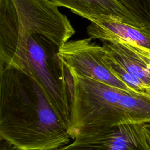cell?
Returning a JSON list of instances; mask_svg holds the SVG:
<instances>
[{
    "label": "cell",
    "instance_id": "1",
    "mask_svg": "<svg viewBox=\"0 0 150 150\" xmlns=\"http://www.w3.org/2000/svg\"><path fill=\"white\" fill-rule=\"evenodd\" d=\"M0 137L22 150H56L70 142L68 125L40 84L0 66Z\"/></svg>",
    "mask_w": 150,
    "mask_h": 150
},
{
    "label": "cell",
    "instance_id": "8",
    "mask_svg": "<svg viewBox=\"0 0 150 150\" xmlns=\"http://www.w3.org/2000/svg\"><path fill=\"white\" fill-rule=\"evenodd\" d=\"M87 32L91 39L102 42H119L140 47L150 53V28L137 27L121 22H92Z\"/></svg>",
    "mask_w": 150,
    "mask_h": 150
},
{
    "label": "cell",
    "instance_id": "6",
    "mask_svg": "<svg viewBox=\"0 0 150 150\" xmlns=\"http://www.w3.org/2000/svg\"><path fill=\"white\" fill-rule=\"evenodd\" d=\"M91 40L88 38L70 40L60 47L59 54L68 69L80 76L133 91L107 66L104 47Z\"/></svg>",
    "mask_w": 150,
    "mask_h": 150
},
{
    "label": "cell",
    "instance_id": "5",
    "mask_svg": "<svg viewBox=\"0 0 150 150\" xmlns=\"http://www.w3.org/2000/svg\"><path fill=\"white\" fill-rule=\"evenodd\" d=\"M56 150H150L142 124L87 128Z\"/></svg>",
    "mask_w": 150,
    "mask_h": 150
},
{
    "label": "cell",
    "instance_id": "3",
    "mask_svg": "<svg viewBox=\"0 0 150 150\" xmlns=\"http://www.w3.org/2000/svg\"><path fill=\"white\" fill-rule=\"evenodd\" d=\"M34 33L61 47L75 30L58 7L46 0H0V66L17 69Z\"/></svg>",
    "mask_w": 150,
    "mask_h": 150
},
{
    "label": "cell",
    "instance_id": "12",
    "mask_svg": "<svg viewBox=\"0 0 150 150\" xmlns=\"http://www.w3.org/2000/svg\"><path fill=\"white\" fill-rule=\"evenodd\" d=\"M1 150H5V148H1Z\"/></svg>",
    "mask_w": 150,
    "mask_h": 150
},
{
    "label": "cell",
    "instance_id": "2",
    "mask_svg": "<svg viewBox=\"0 0 150 150\" xmlns=\"http://www.w3.org/2000/svg\"><path fill=\"white\" fill-rule=\"evenodd\" d=\"M74 94L68 132L150 121V96L80 76L70 70Z\"/></svg>",
    "mask_w": 150,
    "mask_h": 150
},
{
    "label": "cell",
    "instance_id": "10",
    "mask_svg": "<svg viewBox=\"0 0 150 150\" xmlns=\"http://www.w3.org/2000/svg\"><path fill=\"white\" fill-rule=\"evenodd\" d=\"M142 127L148 145L150 147V121L143 123Z\"/></svg>",
    "mask_w": 150,
    "mask_h": 150
},
{
    "label": "cell",
    "instance_id": "4",
    "mask_svg": "<svg viewBox=\"0 0 150 150\" xmlns=\"http://www.w3.org/2000/svg\"><path fill=\"white\" fill-rule=\"evenodd\" d=\"M103 43L105 62L113 74L133 91L148 96L150 53L124 42Z\"/></svg>",
    "mask_w": 150,
    "mask_h": 150
},
{
    "label": "cell",
    "instance_id": "9",
    "mask_svg": "<svg viewBox=\"0 0 150 150\" xmlns=\"http://www.w3.org/2000/svg\"><path fill=\"white\" fill-rule=\"evenodd\" d=\"M144 27L150 28V0H115Z\"/></svg>",
    "mask_w": 150,
    "mask_h": 150
},
{
    "label": "cell",
    "instance_id": "13",
    "mask_svg": "<svg viewBox=\"0 0 150 150\" xmlns=\"http://www.w3.org/2000/svg\"><path fill=\"white\" fill-rule=\"evenodd\" d=\"M149 96H150V89L149 90Z\"/></svg>",
    "mask_w": 150,
    "mask_h": 150
},
{
    "label": "cell",
    "instance_id": "7",
    "mask_svg": "<svg viewBox=\"0 0 150 150\" xmlns=\"http://www.w3.org/2000/svg\"><path fill=\"white\" fill-rule=\"evenodd\" d=\"M57 7H65L91 22L114 21L142 28L135 18L115 0H46Z\"/></svg>",
    "mask_w": 150,
    "mask_h": 150
},
{
    "label": "cell",
    "instance_id": "11",
    "mask_svg": "<svg viewBox=\"0 0 150 150\" xmlns=\"http://www.w3.org/2000/svg\"><path fill=\"white\" fill-rule=\"evenodd\" d=\"M10 150H22V149H19L15 148H13L12 149H10Z\"/></svg>",
    "mask_w": 150,
    "mask_h": 150
}]
</instances>
